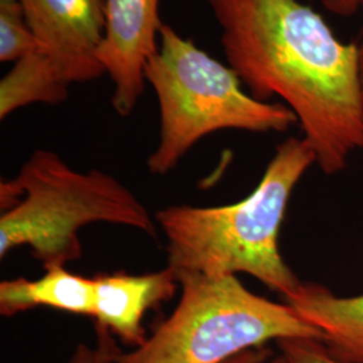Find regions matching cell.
<instances>
[{
    "mask_svg": "<svg viewBox=\"0 0 363 363\" xmlns=\"http://www.w3.org/2000/svg\"><path fill=\"white\" fill-rule=\"evenodd\" d=\"M228 64L259 101L280 97L325 175L363 150L359 46L298 0H206Z\"/></svg>",
    "mask_w": 363,
    "mask_h": 363,
    "instance_id": "obj_1",
    "label": "cell"
},
{
    "mask_svg": "<svg viewBox=\"0 0 363 363\" xmlns=\"http://www.w3.org/2000/svg\"><path fill=\"white\" fill-rule=\"evenodd\" d=\"M315 152L304 139L289 138L276 152L245 199L223 206L171 205L155 214L166 237L167 267L175 273L225 276L247 273L284 300L303 281L280 253L279 235L295 187Z\"/></svg>",
    "mask_w": 363,
    "mask_h": 363,
    "instance_id": "obj_2",
    "label": "cell"
},
{
    "mask_svg": "<svg viewBox=\"0 0 363 363\" xmlns=\"http://www.w3.org/2000/svg\"><path fill=\"white\" fill-rule=\"evenodd\" d=\"M112 223L157 238L155 216L124 183L101 169L78 171L50 150H35L0 183V259L27 247L43 265L82 259L81 230Z\"/></svg>",
    "mask_w": 363,
    "mask_h": 363,
    "instance_id": "obj_3",
    "label": "cell"
},
{
    "mask_svg": "<svg viewBox=\"0 0 363 363\" xmlns=\"http://www.w3.org/2000/svg\"><path fill=\"white\" fill-rule=\"evenodd\" d=\"M159 50L144 67L160 109V135L147 169L167 175L199 140L225 130L286 132L298 123L283 104L259 101L242 91L241 79L163 23Z\"/></svg>",
    "mask_w": 363,
    "mask_h": 363,
    "instance_id": "obj_4",
    "label": "cell"
},
{
    "mask_svg": "<svg viewBox=\"0 0 363 363\" xmlns=\"http://www.w3.org/2000/svg\"><path fill=\"white\" fill-rule=\"evenodd\" d=\"M181 298L142 346L116 351L118 363H225L271 340L316 339L322 333L284 303L262 298L235 274L177 273Z\"/></svg>",
    "mask_w": 363,
    "mask_h": 363,
    "instance_id": "obj_5",
    "label": "cell"
},
{
    "mask_svg": "<svg viewBox=\"0 0 363 363\" xmlns=\"http://www.w3.org/2000/svg\"><path fill=\"white\" fill-rule=\"evenodd\" d=\"M43 57L69 86L104 76L105 0H21Z\"/></svg>",
    "mask_w": 363,
    "mask_h": 363,
    "instance_id": "obj_6",
    "label": "cell"
},
{
    "mask_svg": "<svg viewBox=\"0 0 363 363\" xmlns=\"http://www.w3.org/2000/svg\"><path fill=\"white\" fill-rule=\"evenodd\" d=\"M160 0H105V35L97 60L113 82L112 105L120 116H130L145 85L144 67L159 50L163 22Z\"/></svg>",
    "mask_w": 363,
    "mask_h": 363,
    "instance_id": "obj_7",
    "label": "cell"
},
{
    "mask_svg": "<svg viewBox=\"0 0 363 363\" xmlns=\"http://www.w3.org/2000/svg\"><path fill=\"white\" fill-rule=\"evenodd\" d=\"M93 280L91 318L97 330L116 335L133 349L142 346L148 337L143 327L147 312L174 298L179 288L177 273L169 267L144 274L104 273Z\"/></svg>",
    "mask_w": 363,
    "mask_h": 363,
    "instance_id": "obj_8",
    "label": "cell"
},
{
    "mask_svg": "<svg viewBox=\"0 0 363 363\" xmlns=\"http://www.w3.org/2000/svg\"><path fill=\"white\" fill-rule=\"evenodd\" d=\"M323 335V343L342 363H363V294L340 298L325 286L303 283L284 300Z\"/></svg>",
    "mask_w": 363,
    "mask_h": 363,
    "instance_id": "obj_9",
    "label": "cell"
},
{
    "mask_svg": "<svg viewBox=\"0 0 363 363\" xmlns=\"http://www.w3.org/2000/svg\"><path fill=\"white\" fill-rule=\"evenodd\" d=\"M39 307L91 318L94 307L93 277L69 272L66 267H52L34 280L16 277L0 283L1 316L11 318Z\"/></svg>",
    "mask_w": 363,
    "mask_h": 363,
    "instance_id": "obj_10",
    "label": "cell"
},
{
    "mask_svg": "<svg viewBox=\"0 0 363 363\" xmlns=\"http://www.w3.org/2000/svg\"><path fill=\"white\" fill-rule=\"evenodd\" d=\"M69 97V85L54 72L50 62L37 50L18 60L0 81V118L34 104L57 105Z\"/></svg>",
    "mask_w": 363,
    "mask_h": 363,
    "instance_id": "obj_11",
    "label": "cell"
},
{
    "mask_svg": "<svg viewBox=\"0 0 363 363\" xmlns=\"http://www.w3.org/2000/svg\"><path fill=\"white\" fill-rule=\"evenodd\" d=\"M40 50L21 0H0V61H18Z\"/></svg>",
    "mask_w": 363,
    "mask_h": 363,
    "instance_id": "obj_12",
    "label": "cell"
},
{
    "mask_svg": "<svg viewBox=\"0 0 363 363\" xmlns=\"http://www.w3.org/2000/svg\"><path fill=\"white\" fill-rule=\"evenodd\" d=\"M277 346L288 363H342L330 354L323 342L316 339H283Z\"/></svg>",
    "mask_w": 363,
    "mask_h": 363,
    "instance_id": "obj_13",
    "label": "cell"
},
{
    "mask_svg": "<svg viewBox=\"0 0 363 363\" xmlns=\"http://www.w3.org/2000/svg\"><path fill=\"white\" fill-rule=\"evenodd\" d=\"M108 335L106 331H99L100 343L97 347L79 343L66 363H118L116 350L108 346Z\"/></svg>",
    "mask_w": 363,
    "mask_h": 363,
    "instance_id": "obj_14",
    "label": "cell"
},
{
    "mask_svg": "<svg viewBox=\"0 0 363 363\" xmlns=\"http://www.w3.org/2000/svg\"><path fill=\"white\" fill-rule=\"evenodd\" d=\"M362 3L363 0H323L328 11L342 16H350L351 13H357Z\"/></svg>",
    "mask_w": 363,
    "mask_h": 363,
    "instance_id": "obj_15",
    "label": "cell"
},
{
    "mask_svg": "<svg viewBox=\"0 0 363 363\" xmlns=\"http://www.w3.org/2000/svg\"><path fill=\"white\" fill-rule=\"evenodd\" d=\"M272 357L273 354L271 349L259 347V349H253V350L242 352V354L234 357V358L225 363H264Z\"/></svg>",
    "mask_w": 363,
    "mask_h": 363,
    "instance_id": "obj_16",
    "label": "cell"
},
{
    "mask_svg": "<svg viewBox=\"0 0 363 363\" xmlns=\"http://www.w3.org/2000/svg\"><path fill=\"white\" fill-rule=\"evenodd\" d=\"M359 74H361V84H362L363 91V40L359 46Z\"/></svg>",
    "mask_w": 363,
    "mask_h": 363,
    "instance_id": "obj_17",
    "label": "cell"
},
{
    "mask_svg": "<svg viewBox=\"0 0 363 363\" xmlns=\"http://www.w3.org/2000/svg\"><path fill=\"white\" fill-rule=\"evenodd\" d=\"M264 363H288L286 362V358L280 354V355H276V357H272V358H269L268 361H265Z\"/></svg>",
    "mask_w": 363,
    "mask_h": 363,
    "instance_id": "obj_18",
    "label": "cell"
}]
</instances>
